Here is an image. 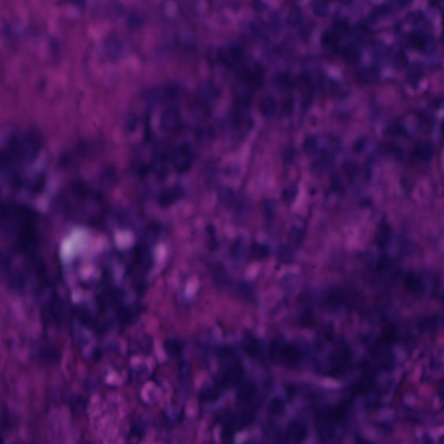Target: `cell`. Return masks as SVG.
Segmentation results:
<instances>
[{
    "instance_id": "cell-1",
    "label": "cell",
    "mask_w": 444,
    "mask_h": 444,
    "mask_svg": "<svg viewBox=\"0 0 444 444\" xmlns=\"http://www.w3.org/2000/svg\"><path fill=\"white\" fill-rule=\"evenodd\" d=\"M223 360L225 364L219 371L214 384L222 390L238 387L244 378V366L236 355Z\"/></svg>"
},
{
    "instance_id": "cell-2",
    "label": "cell",
    "mask_w": 444,
    "mask_h": 444,
    "mask_svg": "<svg viewBox=\"0 0 444 444\" xmlns=\"http://www.w3.org/2000/svg\"><path fill=\"white\" fill-rule=\"evenodd\" d=\"M269 357L273 362L286 365L287 367H295L301 361V352L297 346L291 343L273 341L269 347Z\"/></svg>"
},
{
    "instance_id": "cell-3",
    "label": "cell",
    "mask_w": 444,
    "mask_h": 444,
    "mask_svg": "<svg viewBox=\"0 0 444 444\" xmlns=\"http://www.w3.org/2000/svg\"><path fill=\"white\" fill-rule=\"evenodd\" d=\"M317 436L322 441H329L335 435L337 422L330 415L329 409L319 410L314 418Z\"/></svg>"
},
{
    "instance_id": "cell-4",
    "label": "cell",
    "mask_w": 444,
    "mask_h": 444,
    "mask_svg": "<svg viewBox=\"0 0 444 444\" xmlns=\"http://www.w3.org/2000/svg\"><path fill=\"white\" fill-rule=\"evenodd\" d=\"M194 161V153L187 144L180 145L169 153V162L175 170L185 173L190 169Z\"/></svg>"
},
{
    "instance_id": "cell-5",
    "label": "cell",
    "mask_w": 444,
    "mask_h": 444,
    "mask_svg": "<svg viewBox=\"0 0 444 444\" xmlns=\"http://www.w3.org/2000/svg\"><path fill=\"white\" fill-rule=\"evenodd\" d=\"M160 126L165 133L169 135L177 133L182 126L181 111L179 108L174 106L166 108L160 119Z\"/></svg>"
},
{
    "instance_id": "cell-6",
    "label": "cell",
    "mask_w": 444,
    "mask_h": 444,
    "mask_svg": "<svg viewBox=\"0 0 444 444\" xmlns=\"http://www.w3.org/2000/svg\"><path fill=\"white\" fill-rule=\"evenodd\" d=\"M330 369L333 374H340L347 370L351 362V352L346 346L340 345L330 358Z\"/></svg>"
},
{
    "instance_id": "cell-7",
    "label": "cell",
    "mask_w": 444,
    "mask_h": 444,
    "mask_svg": "<svg viewBox=\"0 0 444 444\" xmlns=\"http://www.w3.org/2000/svg\"><path fill=\"white\" fill-rule=\"evenodd\" d=\"M307 436V428L304 423L294 421L289 424L285 435V440L287 443H300Z\"/></svg>"
},
{
    "instance_id": "cell-8",
    "label": "cell",
    "mask_w": 444,
    "mask_h": 444,
    "mask_svg": "<svg viewBox=\"0 0 444 444\" xmlns=\"http://www.w3.org/2000/svg\"><path fill=\"white\" fill-rule=\"evenodd\" d=\"M236 392V403L240 405H248L257 396V387L252 382L241 383Z\"/></svg>"
},
{
    "instance_id": "cell-9",
    "label": "cell",
    "mask_w": 444,
    "mask_h": 444,
    "mask_svg": "<svg viewBox=\"0 0 444 444\" xmlns=\"http://www.w3.org/2000/svg\"><path fill=\"white\" fill-rule=\"evenodd\" d=\"M183 190L180 187H168L159 194L158 203L162 206H169L176 203L183 196Z\"/></svg>"
},
{
    "instance_id": "cell-10",
    "label": "cell",
    "mask_w": 444,
    "mask_h": 444,
    "mask_svg": "<svg viewBox=\"0 0 444 444\" xmlns=\"http://www.w3.org/2000/svg\"><path fill=\"white\" fill-rule=\"evenodd\" d=\"M404 286L407 291L412 295L419 297L424 291L423 282L420 277L413 273H409L404 279Z\"/></svg>"
},
{
    "instance_id": "cell-11",
    "label": "cell",
    "mask_w": 444,
    "mask_h": 444,
    "mask_svg": "<svg viewBox=\"0 0 444 444\" xmlns=\"http://www.w3.org/2000/svg\"><path fill=\"white\" fill-rule=\"evenodd\" d=\"M163 349L168 357L177 359L184 352V343L175 338L168 339L163 343Z\"/></svg>"
},
{
    "instance_id": "cell-12",
    "label": "cell",
    "mask_w": 444,
    "mask_h": 444,
    "mask_svg": "<svg viewBox=\"0 0 444 444\" xmlns=\"http://www.w3.org/2000/svg\"><path fill=\"white\" fill-rule=\"evenodd\" d=\"M242 349L252 359H259L262 355L260 341L252 336H248L242 344Z\"/></svg>"
},
{
    "instance_id": "cell-13",
    "label": "cell",
    "mask_w": 444,
    "mask_h": 444,
    "mask_svg": "<svg viewBox=\"0 0 444 444\" xmlns=\"http://www.w3.org/2000/svg\"><path fill=\"white\" fill-rule=\"evenodd\" d=\"M223 390L215 384H210L202 389L200 393V400L204 403H213L219 400Z\"/></svg>"
},
{
    "instance_id": "cell-14",
    "label": "cell",
    "mask_w": 444,
    "mask_h": 444,
    "mask_svg": "<svg viewBox=\"0 0 444 444\" xmlns=\"http://www.w3.org/2000/svg\"><path fill=\"white\" fill-rule=\"evenodd\" d=\"M390 227L387 224H381L377 230L376 236H375V242L379 248H385L390 243Z\"/></svg>"
},
{
    "instance_id": "cell-15",
    "label": "cell",
    "mask_w": 444,
    "mask_h": 444,
    "mask_svg": "<svg viewBox=\"0 0 444 444\" xmlns=\"http://www.w3.org/2000/svg\"><path fill=\"white\" fill-rule=\"evenodd\" d=\"M260 110L266 118H272L277 111L276 100L272 95L266 96L260 103Z\"/></svg>"
},
{
    "instance_id": "cell-16",
    "label": "cell",
    "mask_w": 444,
    "mask_h": 444,
    "mask_svg": "<svg viewBox=\"0 0 444 444\" xmlns=\"http://www.w3.org/2000/svg\"><path fill=\"white\" fill-rule=\"evenodd\" d=\"M302 95H303V108H308L311 104L313 98V91L310 80L304 77L301 79Z\"/></svg>"
},
{
    "instance_id": "cell-17",
    "label": "cell",
    "mask_w": 444,
    "mask_h": 444,
    "mask_svg": "<svg viewBox=\"0 0 444 444\" xmlns=\"http://www.w3.org/2000/svg\"><path fill=\"white\" fill-rule=\"evenodd\" d=\"M433 149L428 143H421L414 149V156L422 162H428L431 159Z\"/></svg>"
},
{
    "instance_id": "cell-18",
    "label": "cell",
    "mask_w": 444,
    "mask_h": 444,
    "mask_svg": "<svg viewBox=\"0 0 444 444\" xmlns=\"http://www.w3.org/2000/svg\"><path fill=\"white\" fill-rule=\"evenodd\" d=\"M285 409H286L285 403L279 397H275L271 400L267 405V412L273 416H281L285 412Z\"/></svg>"
},
{
    "instance_id": "cell-19",
    "label": "cell",
    "mask_w": 444,
    "mask_h": 444,
    "mask_svg": "<svg viewBox=\"0 0 444 444\" xmlns=\"http://www.w3.org/2000/svg\"><path fill=\"white\" fill-rule=\"evenodd\" d=\"M278 259L283 264H291L294 260V253L290 246L281 245L278 252Z\"/></svg>"
},
{
    "instance_id": "cell-20",
    "label": "cell",
    "mask_w": 444,
    "mask_h": 444,
    "mask_svg": "<svg viewBox=\"0 0 444 444\" xmlns=\"http://www.w3.org/2000/svg\"><path fill=\"white\" fill-rule=\"evenodd\" d=\"M344 303H345V296L342 292H337V291H333L329 293L327 296L326 299H325V304L327 306H329L331 309L339 308L344 305Z\"/></svg>"
},
{
    "instance_id": "cell-21",
    "label": "cell",
    "mask_w": 444,
    "mask_h": 444,
    "mask_svg": "<svg viewBox=\"0 0 444 444\" xmlns=\"http://www.w3.org/2000/svg\"><path fill=\"white\" fill-rule=\"evenodd\" d=\"M289 243L292 248H298L305 239V234L303 230L298 228H292L289 234Z\"/></svg>"
},
{
    "instance_id": "cell-22",
    "label": "cell",
    "mask_w": 444,
    "mask_h": 444,
    "mask_svg": "<svg viewBox=\"0 0 444 444\" xmlns=\"http://www.w3.org/2000/svg\"><path fill=\"white\" fill-rule=\"evenodd\" d=\"M268 248L263 245L255 244L251 248V255L254 259L256 260H262L267 257L268 255Z\"/></svg>"
},
{
    "instance_id": "cell-23",
    "label": "cell",
    "mask_w": 444,
    "mask_h": 444,
    "mask_svg": "<svg viewBox=\"0 0 444 444\" xmlns=\"http://www.w3.org/2000/svg\"><path fill=\"white\" fill-rule=\"evenodd\" d=\"M441 319L438 318V316L435 317H428L425 318L419 324V328H421L422 330H432L436 329V327L439 325V322Z\"/></svg>"
},
{
    "instance_id": "cell-24",
    "label": "cell",
    "mask_w": 444,
    "mask_h": 444,
    "mask_svg": "<svg viewBox=\"0 0 444 444\" xmlns=\"http://www.w3.org/2000/svg\"><path fill=\"white\" fill-rule=\"evenodd\" d=\"M342 56L347 62L350 63H355L359 60V51L356 50L355 48L347 46L343 50Z\"/></svg>"
},
{
    "instance_id": "cell-25",
    "label": "cell",
    "mask_w": 444,
    "mask_h": 444,
    "mask_svg": "<svg viewBox=\"0 0 444 444\" xmlns=\"http://www.w3.org/2000/svg\"><path fill=\"white\" fill-rule=\"evenodd\" d=\"M297 194H298V187L296 185H291L290 187H286L283 192V199L286 203L291 204L295 200Z\"/></svg>"
},
{
    "instance_id": "cell-26",
    "label": "cell",
    "mask_w": 444,
    "mask_h": 444,
    "mask_svg": "<svg viewBox=\"0 0 444 444\" xmlns=\"http://www.w3.org/2000/svg\"><path fill=\"white\" fill-rule=\"evenodd\" d=\"M304 149L308 155H313L317 151V140L314 137H307L304 143Z\"/></svg>"
},
{
    "instance_id": "cell-27",
    "label": "cell",
    "mask_w": 444,
    "mask_h": 444,
    "mask_svg": "<svg viewBox=\"0 0 444 444\" xmlns=\"http://www.w3.org/2000/svg\"><path fill=\"white\" fill-rule=\"evenodd\" d=\"M245 244L244 241L242 240L237 241L235 242L234 247L232 248V254L235 258H240L244 253Z\"/></svg>"
},
{
    "instance_id": "cell-28",
    "label": "cell",
    "mask_w": 444,
    "mask_h": 444,
    "mask_svg": "<svg viewBox=\"0 0 444 444\" xmlns=\"http://www.w3.org/2000/svg\"><path fill=\"white\" fill-rule=\"evenodd\" d=\"M388 133L391 136H403L405 134V130L400 124H395L388 128Z\"/></svg>"
}]
</instances>
